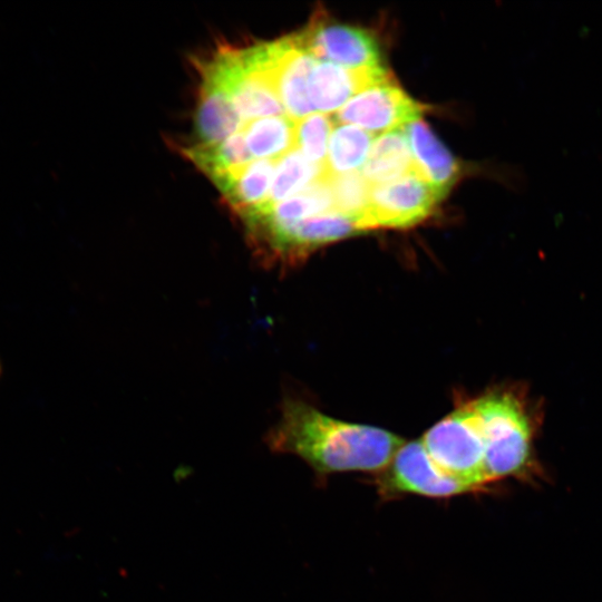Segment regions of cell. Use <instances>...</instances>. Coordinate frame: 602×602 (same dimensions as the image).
<instances>
[{
    "mask_svg": "<svg viewBox=\"0 0 602 602\" xmlns=\"http://www.w3.org/2000/svg\"><path fill=\"white\" fill-rule=\"evenodd\" d=\"M334 119L323 113H312L303 118L294 119V148L309 161L326 163L329 139Z\"/></svg>",
    "mask_w": 602,
    "mask_h": 602,
    "instance_id": "obj_13",
    "label": "cell"
},
{
    "mask_svg": "<svg viewBox=\"0 0 602 602\" xmlns=\"http://www.w3.org/2000/svg\"><path fill=\"white\" fill-rule=\"evenodd\" d=\"M375 135L353 125H337L330 136L326 158L327 175L355 172L365 164Z\"/></svg>",
    "mask_w": 602,
    "mask_h": 602,
    "instance_id": "obj_12",
    "label": "cell"
},
{
    "mask_svg": "<svg viewBox=\"0 0 602 602\" xmlns=\"http://www.w3.org/2000/svg\"><path fill=\"white\" fill-rule=\"evenodd\" d=\"M331 190L334 211L356 217L360 226V217L369 201L370 186L358 172L327 175Z\"/></svg>",
    "mask_w": 602,
    "mask_h": 602,
    "instance_id": "obj_14",
    "label": "cell"
},
{
    "mask_svg": "<svg viewBox=\"0 0 602 602\" xmlns=\"http://www.w3.org/2000/svg\"><path fill=\"white\" fill-rule=\"evenodd\" d=\"M272 163L274 164V173L269 195L258 211L241 222L242 225L273 205L304 191L327 174L326 165L309 161L297 149L290 151L280 159Z\"/></svg>",
    "mask_w": 602,
    "mask_h": 602,
    "instance_id": "obj_11",
    "label": "cell"
},
{
    "mask_svg": "<svg viewBox=\"0 0 602 602\" xmlns=\"http://www.w3.org/2000/svg\"><path fill=\"white\" fill-rule=\"evenodd\" d=\"M295 36L317 60L353 69L381 66L379 45L367 30L328 22L317 16Z\"/></svg>",
    "mask_w": 602,
    "mask_h": 602,
    "instance_id": "obj_7",
    "label": "cell"
},
{
    "mask_svg": "<svg viewBox=\"0 0 602 602\" xmlns=\"http://www.w3.org/2000/svg\"><path fill=\"white\" fill-rule=\"evenodd\" d=\"M486 444L489 483L525 473L531 466L533 424L513 392H488L473 400Z\"/></svg>",
    "mask_w": 602,
    "mask_h": 602,
    "instance_id": "obj_2",
    "label": "cell"
},
{
    "mask_svg": "<svg viewBox=\"0 0 602 602\" xmlns=\"http://www.w3.org/2000/svg\"><path fill=\"white\" fill-rule=\"evenodd\" d=\"M444 196L414 172L370 187L360 217L362 232L378 227L404 229L427 219Z\"/></svg>",
    "mask_w": 602,
    "mask_h": 602,
    "instance_id": "obj_4",
    "label": "cell"
},
{
    "mask_svg": "<svg viewBox=\"0 0 602 602\" xmlns=\"http://www.w3.org/2000/svg\"><path fill=\"white\" fill-rule=\"evenodd\" d=\"M379 492L387 497L415 494L447 498L473 492L445 474L430 458L420 439L405 441L377 478Z\"/></svg>",
    "mask_w": 602,
    "mask_h": 602,
    "instance_id": "obj_5",
    "label": "cell"
},
{
    "mask_svg": "<svg viewBox=\"0 0 602 602\" xmlns=\"http://www.w3.org/2000/svg\"><path fill=\"white\" fill-rule=\"evenodd\" d=\"M266 441L273 452L300 457L319 475L380 473L405 444L394 433L336 419L298 400L283 405Z\"/></svg>",
    "mask_w": 602,
    "mask_h": 602,
    "instance_id": "obj_1",
    "label": "cell"
},
{
    "mask_svg": "<svg viewBox=\"0 0 602 602\" xmlns=\"http://www.w3.org/2000/svg\"><path fill=\"white\" fill-rule=\"evenodd\" d=\"M414 172L412 157L404 129L377 137L360 174L370 187L381 185Z\"/></svg>",
    "mask_w": 602,
    "mask_h": 602,
    "instance_id": "obj_10",
    "label": "cell"
},
{
    "mask_svg": "<svg viewBox=\"0 0 602 602\" xmlns=\"http://www.w3.org/2000/svg\"><path fill=\"white\" fill-rule=\"evenodd\" d=\"M433 462L473 492L489 484L486 444L474 401H467L435 424L420 439Z\"/></svg>",
    "mask_w": 602,
    "mask_h": 602,
    "instance_id": "obj_3",
    "label": "cell"
},
{
    "mask_svg": "<svg viewBox=\"0 0 602 602\" xmlns=\"http://www.w3.org/2000/svg\"><path fill=\"white\" fill-rule=\"evenodd\" d=\"M424 111V105L409 97L389 78L363 89L332 117L340 124L383 134L420 120Z\"/></svg>",
    "mask_w": 602,
    "mask_h": 602,
    "instance_id": "obj_6",
    "label": "cell"
},
{
    "mask_svg": "<svg viewBox=\"0 0 602 602\" xmlns=\"http://www.w3.org/2000/svg\"><path fill=\"white\" fill-rule=\"evenodd\" d=\"M412 157L414 173L446 196L459 174V165L426 123L416 120L404 128Z\"/></svg>",
    "mask_w": 602,
    "mask_h": 602,
    "instance_id": "obj_9",
    "label": "cell"
},
{
    "mask_svg": "<svg viewBox=\"0 0 602 602\" xmlns=\"http://www.w3.org/2000/svg\"><path fill=\"white\" fill-rule=\"evenodd\" d=\"M391 78L382 67L346 68L317 60L309 79V97L317 113H332L363 89Z\"/></svg>",
    "mask_w": 602,
    "mask_h": 602,
    "instance_id": "obj_8",
    "label": "cell"
}]
</instances>
